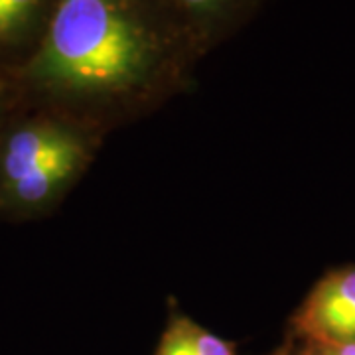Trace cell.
Wrapping results in <instances>:
<instances>
[{"label": "cell", "mask_w": 355, "mask_h": 355, "mask_svg": "<svg viewBox=\"0 0 355 355\" xmlns=\"http://www.w3.org/2000/svg\"><path fill=\"white\" fill-rule=\"evenodd\" d=\"M198 58L156 0H55L38 44L10 76L58 105L125 109L184 85Z\"/></svg>", "instance_id": "1"}, {"label": "cell", "mask_w": 355, "mask_h": 355, "mask_svg": "<svg viewBox=\"0 0 355 355\" xmlns=\"http://www.w3.org/2000/svg\"><path fill=\"white\" fill-rule=\"evenodd\" d=\"M89 142L76 125L60 116L26 121L0 153V191L20 209L50 205L81 172Z\"/></svg>", "instance_id": "2"}, {"label": "cell", "mask_w": 355, "mask_h": 355, "mask_svg": "<svg viewBox=\"0 0 355 355\" xmlns=\"http://www.w3.org/2000/svg\"><path fill=\"white\" fill-rule=\"evenodd\" d=\"M292 326L304 342H355V268L320 280L294 314Z\"/></svg>", "instance_id": "3"}, {"label": "cell", "mask_w": 355, "mask_h": 355, "mask_svg": "<svg viewBox=\"0 0 355 355\" xmlns=\"http://www.w3.org/2000/svg\"><path fill=\"white\" fill-rule=\"evenodd\" d=\"M202 55L257 10L261 0H156Z\"/></svg>", "instance_id": "4"}, {"label": "cell", "mask_w": 355, "mask_h": 355, "mask_svg": "<svg viewBox=\"0 0 355 355\" xmlns=\"http://www.w3.org/2000/svg\"><path fill=\"white\" fill-rule=\"evenodd\" d=\"M55 0H0V67L12 69L38 44Z\"/></svg>", "instance_id": "5"}, {"label": "cell", "mask_w": 355, "mask_h": 355, "mask_svg": "<svg viewBox=\"0 0 355 355\" xmlns=\"http://www.w3.org/2000/svg\"><path fill=\"white\" fill-rule=\"evenodd\" d=\"M154 355H237V349L188 316L172 314Z\"/></svg>", "instance_id": "6"}, {"label": "cell", "mask_w": 355, "mask_h": 355, "mask_svg": "<svg viewBox=\"0 0 355 355\" xmlns=\"http://www.w3.org/2000/svg\"><path fill=\"white\" fill-rule=\"evenodd\" d=\"M288 355H355V342L343 343H318L304 342L302 347L294 349Z\"/></svg>", "instance_id": "7"}, {"label": "cell", "mask_w": 355, "mask_h": 355, "mask_svg": "<svg viewBox=\"0 0 355 355\" xmlns=\"http://www.w3.org/2000/svg\"><path fill=\"white\" fill-rule=\"evenodd\" d=\"M10 81V69L0 67V105H2V97H4V83Z\"/></svg>", "instance_id": "8"}]
</instances>
